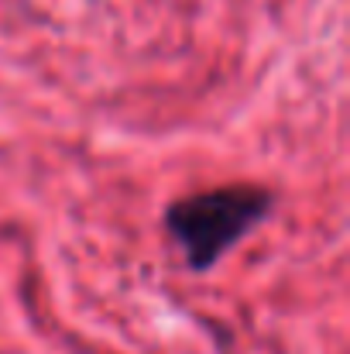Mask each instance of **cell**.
Listing matches in <instances>:
<instances>
[{
	"mask_svg": "<svg viewBox=\"0 0 350 354\" xmlns=\"http://www.w3.org/2000/svg\"><path fill=\"white\" fill-rule=\"evenodd\" d=\"M275 207V193L264 186H217L175 200L165 210V231L186 254L193 272L213 268L233 244H240Z\"/></svg>",
	"mask_w": 350,
	"mask_h": 354,
	"instance_id": "6da1fadb",
	"label": "cell"
}]
</instances>
